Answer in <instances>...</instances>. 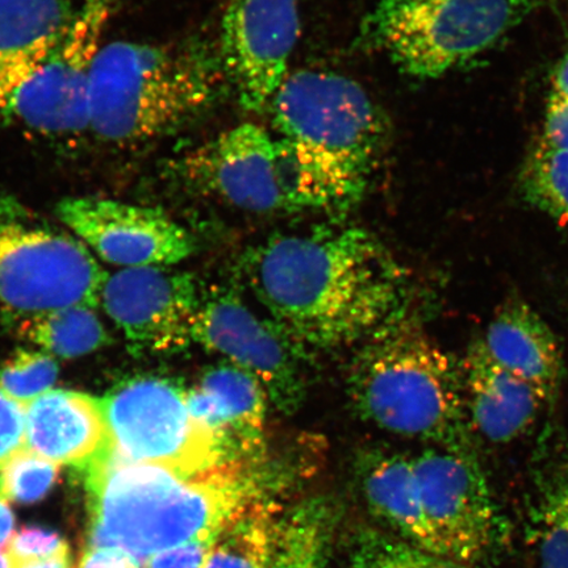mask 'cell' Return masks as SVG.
Wrapping results in <instances>:
<instances>
[{"label": "cell", "instance_id": "cell-1", "mask_svg": "<svg viewBox=\"0 0 568 568\" xmlns=\"http://www.w3.org/2000/svg\"><path fill=\"white\" fill-rule=\"evenodd\" d=\"M240 267L255 300L305 351L365 343L406 314V273L358 226L281 234L247 248Z\"/></svg>", "mask_w": 568, "mask_h": 568}, {"label": "cell", "instance_id": "cell-2", "mask_svg": "<svg viewBox=\"0 0 568 568\" xmlns=\"http://www.w3.org/2000/svg\"><path fill=\"white\" fill-rule=\"evenodd\" d=\"M264 462L231 464L183 477L116 456L111 444L77 468L87 494V549L122 550L140 568L163 550L215 537L278 481Z\"/></svg>", "mask_w": 568, "mask_h": 568}, {"label": "cell", "instance_id": "cell-3", "mask_svg": "<svg viewBox=\"0 0 568 568\" xmlns=\"http://www.w3.org/2000/svg\"><path fill=\"white\" fill-rule=\"evenodd\" d=\"M346 382L354 409L367 423L475 454L462 368L406 316L362 343Z\"/></svg>", "mask_w": 568, "mask_h": 568}, {"label": "cell", "instance_id": "cell-4", "mask_svg": "<svg viewBox=\"0 0 568 568\" xmlns=\"http://www.w3.org/2000/svg\"><path fill=\"white\" fill-rule=\"evenodd\" d=\"M275 134L294 154L326 212L366 193L388 126L359 83L325 70L288 74L270 103Z\"/></svg>", "mask_w": 568, "mask_h": 568}, {"label": "cell", "instance_id": "cell-5", "mask_svg": "<svg viewBox=\"0 0 568 568\" xmlns=\"http://www.w3.org/2000/svg\"><path fill=\"white\" fill-rule=\"evenodd\" d=\"M223 77L201 47L112 41L92 67L89 131L122 145L161 138L207 110Z\"/></svg>", "mask_w": 568, "mask_h": 568}, {"label": "cell", "instance_id": "cell-6", "mask_svg": "<svg viewBox=\"0 0 568 568\" xmlns=\"http://www.w3.org/2000/svg\"><path fill=\"white\" fill-rule=\"evenodd\" d=\"M546 0H378L359 41L404 74L433 80L491 51Z\"/></svg>", "mask_w": 568, "mask_h": 568}, {"label": "cell", "instance_id": "cell-7", "mask_svg": "<svg viewBox=\"0 0 568 568\" xmlns=\"http://www.w3.org/2000/svg\"><path fill=\"white\" fill-rule=\"evenodd\" d=\"M109 275L90 248L11 196L0 195V303L23 315L101 304Z\"/></svg>", "mask_w": 568, "mask_h": 568}, {"label": "cell", "instance_id": "cell-8", "mask_svg": "<svg viewBox=\"0 0 568 568\" xmlns=\"http://www.w3.org/2000/svg\"><path fill=\"white\" fill-rule=\"evenodd\" d=\"M175 170L199 193L234 209L325 211L288 146L257 124L244 123L220 133L184 154Z\"/></svg>", "mask_w": 568, "mask_h": 568}, {"label": "cell", "instance_id": "cell-9", "mask_svg": "<svg viewBox=\"0 0 568 568\" xmlns=\"http://www.w3.org/2000/svg\"><path fill=\"white\" fill-rule=\"evenodd\" d=\"M111 449L136 464L169 468L183 477L226 464L212 433L195 420L181 382L141 375L99 400Z\"/></svg>", "mask_w": 568, "mask_h": 568}, {"label": "cell", "instance_id": "cell-10", "mask_svg": "<svg viewBox=\"0 0 568 568\" xmlns=\"http://www.w3.org/2000/svg\"><path fill=\"white\" fill-rule=\"evenodd\" d=\"M112 4L113 0H83L59 44L0 104V122L55 138L89 131L91 71Z\"/></svg>", "mask_w": 568, "mask_h": 568}, {"label": "cell", "instance_id": "cell-11", "mask_svg": "<svg viewBox=\"0 0 568 568\" xmlns=\"http://www.w3.org/2000/svg\"><path fill=\"white\" fill-rule=\"evenodd\" d=\"M195 344L255 376L282 414L302 408L307 396V351L272 317L255 314L233 290L204 291Z\"/></svg>", "mask_w": 568, "mask_h": 568}, {"label": "cell", "instance_id": "cell-12", "mask_svg": "<svg viewBox=\"0 0 568 568\" xmlns=\"http://www.w3.org/2000/svg\"><path fill=\"white\" fill-rule=\"evenodd\" d=\"M204 291L195 276L170 266L124 268L109 276L104 311L136 357L178 354L195 345Z\"/></svg>", "mask_w": 568, "mask_h": 568}, {"label": "cell", "instance_id": "cell-13", "mask_svg": "<svg viewBox=\"0 0 568 568\" xmlns=\"http://www.w3.org/2000/svg\"><path fill=\"white\" fill-rule=\"evenodd\" d=\"M426 521L439 551L473 566L491 550L499 516L475 454L432 447L414 458Z\"/></svg>", "mask_w": 568, "mask_h": 568}, {"label": "cell", "instance_id": "cell-14", "mask_svg": "<svg viewBox=\"0 0 568 568\" xmlns=\"http://www.w3.org/2000/svg\"><path fill=\"white\" fill-rule=\"evenodd\" d=\"M301 0H229L222 21V67L241 106L261 112L288 75L301 34Z\"/></svg>", "mask_w": 568, "mask_h": 568}, {"label": "cell", "instance_id": "cell-15", "mask_svg": "<svg viewBox=\"0 0 568 568\" xmlns=\"http://www.w3.org/2000/svg\"><path fill=\"white\" fill-rule=\"evenodd\" d=\"M55 215L90 252L113 265L172 266L195 251L193 237L181 224L146 205L74 196L62 199Z\"/></svg>", "mask_w": 568, "mask_h": 568}, {"label": "cell", "instance_id": "cell-16", "mask_svg": "<svg viewBox=\"0 0 568 568\" xmlns=\"http://www.w3.org/2000/svg\"><path fill=\"white\" fill-rule=\"evenodd\" d=\"M191 415L203 424L222 450L226 464L265 460L268 396L243 368L220 362L187 388Z\"/></svg>", "mask_w": 568, "mask_h": 568}, {"label": "cell", "instance_id": "cell-17", "mask_svg": "<svg viewBox=\"0 0 568 568\" xmlns=\"http://www.w3.org/2000/svg\"><path fill=\"white\" fill-rule=\"evenodd\" d=\"M462 375L473 429L494 444L524 436L546 404L527 382L497 364L481 338L468 347Z\"/></svg>", "mask_w": 568, "mask_h": 568}, {"label": "cell", "instance_id": "cell-18", "mask_svg": "<svg viewBox=\"0 0 568 568\" xmlns=\"http://www.w3.org/2000/svg\"><path fill=\"white\" fill-rule=\"evenodd\" d=\"M27 449L57 465L81 468L110 445L99 400L51 389L26 406Z\"/></svg>", "mask_w": 568, "mask_h": 568}, {"label": "cell", "instance_id": "cell-19", "mask_svg": "<svg viewBox=\"0 0 568 568\" xmlns=\"http://www.w3.org/2000/svg\"><path fill=\"white\" fill-rule=\"evenodd\" d=\"M481 341L497 364L527 382L546 404L557 400L565 379L562 349L548 323L527 302L503 304Z\"/></svg>", "mask_w": 568, "mask_h": 568}, {"label": "cell", "instance_id": "cell-20", "mask_svg": "<svg viewBox=\"0 0 568 568\" xmlns=\"http://www.w3.org/2000/svg\"><path fill=\"white\" fill-rule=\"evenodd\" d=\"M355 479L368 514L385 531L443 556L424 515L414 458L368 447L355 460Z\"/></svg>", "mask_w": 568, "mask_h": 568}, {"label": "cell", "instance_id": "cell-21", "mask_svg": "<svg viewBox=\"0 0 568 568\" xmlns=\"http://www.w3.org/2000/svg\"><path fill=\"white\" fill-rule=\"evenodd\" d=\"M75 11L70 0H0V104L59 44Z\"/></svg>", "mask_w": 568, "mask_h": 568}, {"label": "cell", "instance_id": "cell-22", "mask_svg": "<svg viewBox=\"0 0 568 568\" xmlns=\"http://www.w3.org/2000/svg\"><path fill=\"white\" fill-rule=\"evenodd\" d=\"M335 516L325 497H310L281 515L267 568H325Z\"/></svg>", "mask_w": 568, "mask_h": 568}, {"label": "cell", "instance_id": "cell-23", "mask_svg": "<svg viewBox=\"0 0 568 568\" xmlns=\"http://www.w3.org/2000/svg\"><path fill=\"white\" fill-rule=\"evenodd\" d=\"M18 333L61 358L83 357L112 341L94 308L82 304L27 315L20 320Z\"/></svg>", "mask_w": 568, "mask_h": 568}, {"label": "cell", "instance_id": "cell-24", "mask_svg": "<svg viewBox=\"0 0 568 568\" xmlns=\"http://www.w3.org/2000/svg\"><path fill=\"white\" fill-rule=\"evenodd\" d=\"M280 517L274 500L247 509L219 532L203 568H267Z\"/></svg>", "mask_w": 568, "mask_h": 568}, {"label": "cell", "instance_id": "cell-25", "mask_svg": "<svg viewBox=\"0 0 568 568\" xmlns=\"http://www.w3.org/2000/svg\"><path fill=\"white\" fill-rule=\"evenodd\" d=\"M518 190L531 207L568 225V151L539 140L524 162Z\"/></svg>", "mask_w": 568, "mask_h": 568}, {"label": "cell", "instance_id": "cell-26", "mask_svg": "<svg viewBox=\"0 0 568 568\" xmlns=\"http://www.w3.org/2000/svg\"><path fill=\"white\" fill-rule=\"evenodd\" d=\"M535 506L530 538L537 568H568V474L554 478Z\"/></svg>", "mask_w": 568, "mask_h": 568}, {"label": "cell", "instance_id": "cell-27", "mask_svg": "<svg viewBox=\"0 0 568 568\" xmlns=\"http://www.w3.org/2000/svg\"><path fill=\"white\" fill-rule=\"evenodd\" d=\"M351 568H474L417 548L385 530L368 529L355 539Z\"/></svg>", "mask_w": 568, "mask_h": 568}, {"label": "cell", "instance_id": "cell-28", "mask_svg": "<svg viewBox=\"0 0 568 568\" xmlns=\"http://www.w3.org/2000/svg\"><path fill=\"white\" fill-rule=\"evenodd\" d=\"M60 467L31 452L21 450L0 470V495L20 504L38 503L59 479Z\"/></svg>", "mask_w": 568, "mask_h": 568}, {"label": "cell", "instance_id": "cell-29", "mask_svg": "<svg viewBox=\"0 0 568 568\" xmlns=\"http://www.w3.org/2000/svg\"><path fill=\"white\" fill-rule=\"evenodd\" d=\"M59 372L51 355L19 351L0 366V389L27 406L51 390Z\"/></svg>", "mask_w": 568, "mask_h": 568}, {"label": "cell", "instance_id": "cell-30", "mask_svg": "<svg viewBox=\"0 0 568 568\" xmlns=\"http://www.w3.org/2000/svg\"><path fill=\"white\" fill-rule=\"evenodd\" d=\"M69 552L65 539L53 530L38 527H26L13 536L9 556L13 562H28V560L45 559Z\"/></svg>", "mask_w": 568, "mask_h": 568}, {"label": "cell", "instance_id": "cell-31", "mask_svg": "<svg viewBox=\"0 0 568 568\" xmlns=\"http://www.w3.org/2000/svg\"><path fill=\"white\" fill-rule=\"evenodd\" d=\"M27 449L26 404L0 389V470L13 456Z\"/></svg>", "mask_w": 568, "mask_h": 568}, {"label": "cell", "instance_id": "cell-32", "mask_svg": "<svg viewBox=\"0 0 568 568\" xmlns=\"http://www.w3.org/2000/svg\"><path fill=\"white\" fill-rule=\"evenodd\" d=\"M216 537L196 539L155 554L145 568H203Z\"/></svg>", "mask_w": 568, "mask_h": 568}, {"label": "cell", "instance_id": "cell-33", "mask_svg": "<svg viewBox=\"0 0 568 568\" xmlns=\"http://www.w3.org/2000/svg\"><path fill=\"white\" fill-rule=\"evenodd\" d=\"M541 140L546 144L568 151V102L549 101Z\"/></svg>", "mask_w": 568, "mask_h": 568}, {"label": "cell", "instance_id": "cell-34", "mask_svg": "<svg viewBox=\"0 0 568 568\" xmlns=\"http://www.w3.org/2000/svg\"><path fill=\"white\" fill-rule=\"evenodd\" d=\"M77 568H140L122 550L101 548L84 549Z\"/></svg>", "mask_w": 568, "mask_h": 568}, {"label": "cell", "instance_id": "cell-35", "mask_svg": "<svg viewBox=\"0 0 568 568\" xmlns=\"http://www.w3.org/2000/svg\"><path fill=\"white\" fill-rule=\"evenodd\" d=\"M551 102H568V51L560 57L551 75Z\"/></svg>", "mask_w": 568, "mask_h": 568}, {"label": "cell", "instance_id": "cell-36", "mask_svg": "<svg viewBox=\"0 0 568 568\" xmlns=\"http://www.w3.org/2000/svg\"><path fill=\"white\" fill-rule=\"evenodd\" d=\"M13 530H16V516L6 497L0 495V551L9 550Z\"/></svg>", "mask_w": 568, "mask_h": 568}, {"label": "cell", "instance_id": "cell-37", "mask_svg": "<svg viewBox=\"0 0 568 568\" xmlns=\"http://www.w3.org/2000/svg\"><path fill=\"white\" fill-rule=\"evenodd\" d=\"M16 564V562H13ZM16 568H71L70 554H60V556L45 559L28 560V562H18Z\"/></svg>", "mask_w": 568, "mask_h": 568}, {"label": "cell", "instance_id": "cell-38", "mask_svg": "<svg viewBox=\"0 0 568 568\" xmlns=\"http://www.w3.org/2000/svg\"><path fill=\"white\" fill-rule=\"evenodd\" d=\"M0 568H16L12 558L4 551H0Z\"/></svg>", "mask_w": 568, "mask_h": 568}]
</instances>
